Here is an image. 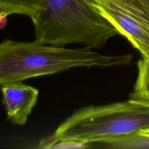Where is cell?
<instances>
[{
  "instance_id": "cell-7",
  "label": "cell",
  "mask_w": 149,
  "mask_h": 149,
  "mask_svg": "<svg viewBox=\"0 0 149 149\" xmlns=\"http://www.w3.org/2000/svg\"><path fill=\"white\" fill-rule=\"evenodd\" d=\"M138 74L134 91L129 98L138 99L149 96V58H143L137 62Z\"/></svg>"
},
{
  "instance_id": "cell-3",
  "label": "cell",
  "mask_w": 149,
  "mask_h": 149,
  "mask_svg": "<svg viewBox=\"0 0 149 149\" xmlns=\"http://www.w3.org/2000/svg\"><path fill=\"white\" fill-rule=\"evenodd\" d=\"M32 22L37 42L58 47L79 44L102 48L108 39L119 35L89 0H44Z\"/></svg>"
},
{
  "instance_id": "cell-1",
  "label": "cell",
  "mask_w": 149,
  "mask_h": 149,
  "mask_svg": "<svg viewBox=\"0 0 149 149\" xmlns=\"http://www.w3.org/2000/svg\"><path fill=\"white\" fill-rule=\"evenodd\" d=\"M132 54L102 55L83 47L69 49L32 42L6 39L0 43V85L23 81L79 67H108L129 65Z\"/></svg>"
},
{
  "instance_id": "cell-4",
  "label": "cell",
  "mask_w": 149,
  "mask_h": 149,
  "mask_svg": "<svg viewBox=\"0 0 149 149\" xmlns=\"http://www.w3.org/2000/svg\"><path fill=\"white\" fill-rule=\"evenodd\" d=\"M143 58H149V0H89Z\"/></svg>"
},
{
  "instance_id": "cell-9",
  "label": "cell",
  "mask_w": 149,
  "mask_h": 149,
  "mask_svg": "<svg viewBox=\"0 0 149 149\" xmlns=\"http://www.w3.org/2000/svg\"><path fill=\"white\" fill-rule=\"evenodd\" d=\"M134 100H141V101L145 102V103H147L149 104V96H147V97H141V98H138V99H134Z\"/></svg>"
},
{
  "instance_id": "cell-2",
  "label": "cell",
  "mask_w": 149,
  "mask_h": 149,
  "mask_svg": "<svg viewBox=\"0 0 149 149\" xmlns=\"http://www.w3.org/2000/svg\"><path fill=\"white\" fill-rule=\"evenodd\" d=\"M149 129V104L129 100L79 109L41 143L53 148L61 142L86 145L92 143H124L139 132Z\"/></svg>"
},
{
  "instance_id": "cell-8",
  "label": "cell",
  "mask_w": 149,
  "mask_h": 149,
  "mask_svg": "<svg viewBox=\"0 0 149 149\" xmlns=\"http://www.w3.org/2000/svg\"><path fill=\"white\" fill-rule=\"evenodd\" d=\"M7 16L8 15L3 13L0 14V30H2L5 28L7 23Z\"/></svg>"
},
{
  "instance_id": "cell-5",
  "label": "cell",
  "mask_w": 149,
  "mask_h": 149,
  "mask_svg": "<svg viewBox=\"0 0 149 149\" xmlns=\"http://www.w3.org/2000/svg\"><path fill=\"white\" fill-rule=\"evenodd\" d=\"M2 102L8 119L23 125L37 102L39 90L21 81L1 84Z\"/></svg>"
},
{
  "instance_id": "cell-10",
  "label": "cell",
  "mask_w": 149,
  "mask_h": 149,
  "mask_svg": "<svg viewBox=\"0 0 149 149\" xmlns=\"http://www.w3.org/2000/svg\"><path fill=\"white\" fill-rule=\"evenodd\" d=\"M142 132H145V133L148 134V135H149V129H147V130H142Z\"/></svg>"
},
{
  "instance_id": "cell-6",
  "label": "cell",
  "mask_w": 149,
  "mask_h": 149,
  "mask_svg": "<svg viewBox=\"0 0 149 149\" xmlns=\"http://www.w3.org/2000/svg\"><path fill=\"white\" fill-rule=\"evenodd\" d=\"M44 0H0V14L24 15L32 21L43 7Z\"/></svg>"
}]
</instances>
